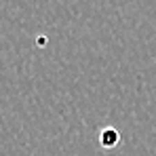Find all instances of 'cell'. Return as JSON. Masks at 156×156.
<instances>
[{"label":"cell","instance_id":"obj_1","mask_svg":"<svg viewBox=\"0 0 156 156\" xmlns=\"http://www.w3.org/2000/svg\"><path fill=\"white\" fill-rule=\"evenodd\" d=\"M116 141H118V131H114V129H105L104 133H101V144H104L105 148L114 146Z\"/></svg>","mask_w":156,"mask_h":156}]
</instances>
